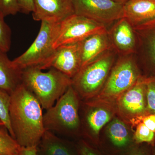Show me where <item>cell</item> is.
I'll use <instances>...</instances> for the list:
<instances>
[{"mask_svg":"<svg viewBox=\"0 0 155 155\" xmlns=\"http://www.w3.org/2000/svg\"><path fill=\"white\" fill-rule=\"evenodd\" d=\"M11 95L9 114L14 138L21 147L37 146L45 131L40 104L22 83Z\"/></svg>","mask_w":155,"mask_h":155,"instance_id":"cell-1","label":"cell"},{"mask_svg":"<svg viewBox=\"0 0 155 155\" xmlns=\"http://www.w3.org/2000/svg\"><path fill=\"white\" fill-rule=\"evenodd\" d=\"M22 83L32 92L43 109L51 107L72 85V79L54 68L43 72L36 67L22 70Z\"/></svg>","mask_w":155,"mask_h":155,"instance_id":"cell-2","label":"cell"},{"mask_svg":"<svg viewBox=\"0 0 155 155\" xmlns=\"http://www.w3.org/2000/svg\"><path fill=\"white\" fill-rule=\"evenodd\" d=\"M80 98L71 85L53 107L43 114L45 130L56 135L76 134L81 127Z\"/></svg>","mask_w":155,"mask_h":155,"instance_id":"cell-3","label":"cell"},{"mask_svg":"<svg viewBox=\"0 0 155 155\" xmlns=\"http://www.w3.org/2000/svg\"><path fill=\"white\" fill-rule=\"evenodd\" d=\"M116 52L109 50L83 67L72 79L80 99L87 101L102 89L114 65Z\"/></svg>","mask_w":155,"mask_h":155,"instance_id":"cell-4","label":"cell"},{"mask_svg":"<svg viewBox=\"0 0 155 155\" xmlns=\"http://www.w3.org/2000/svg\"><path fill=\"white\" fill-rule=\"evenodd\" d=\"M143 75L134 54L122 55L111 69L98 97L106 102L116 100Z\"/></svg>","mask_w":155,"mask_h":155,"instance_id":"cell-5","label":"cell"},{"mask_svg":"<svg viewBox=\"0 0 155 155\" xmlns=\"http://www.w3.org/2000/svg\"><path fill=\"white\" fill-rule=\"evenodd\" d=\"M41 22L38 35L32 44L25 52L12 61L20 70L32 67L41 69L55 51L53 45L59 32L60 22Z\"/></svg>","mask_w":155,"mask_h":155,"instance_id":"cell-6","label":"cell"},{"mask_svg":"<svg viewBox=\"0 0 155 155\" xmlns=\"http://www.w3.org/2000/svg\"><path fill=\"white\" fill-rule=\"evenodd\" d=\"M107 26L83 16L73 14L60 22L54 48L76 43L95 34L107 31Z\"/></svg>","mask_w":155,"mask_h":155,"instance_id":"cell-7","label":"cell"},{"mask_svg":"<svg viewBox=\"0 0 155 155\" xmlns=\"http://www.w3.org/2000/svg\"><path fill=\"white\" fill-rule=\"evenodd\" d=\"M75 14L105 25L124 17L123 4L113 0H73Z\"/></svg>","mask_w":155,"mask_h":155,"instance_id":"cell-8","label":"cell"},{"mask_svg":"<svg viewBox=\"0 0 155 155\" xmlns=\"http://www.w3.org/2000/svg\"><path fill=\"white\" fill-rule=\"evenodd\" d=\"M146 76L143 75L136 83L116 99L120 115L131 123L139 117L148 115L147 108Z\"/></svg>","mask_w":155,"mask_h":155,"instance_id":"cell-9","label":"cell"},{"mask_svg":"<svg viewBox=\"0 0 155 155\" xmlns=\"http://www.w3.org/2000/svg\"><path fill=\"white\" fill-rule=\"evenodd\" d=\"M134 29L139 66L144 71V76H155V19Z\"/></svg>","mask_w":155,"mask_h":155,"instance_id":"cell-10","label":"cell"},{"mask_svg":"<svg viewBox=\"0 0 155 155\" xmlns=\"http://www.w3.org/2000/svg\"><path fill=\"white\" fill-rule=\"evenodd\" d=\"M78 43L63 45L56 49L51 58L41 70L54 68L72 79L81 69Z\"/></svg>","mask_w":155,"mask_h":155,"instance_id":"cell-11","label":"cell"},{"mask_svg":"<svg viewBox=\"0 0 155 155\" xmlns=\"http://www.w3.org/2000/svg\"><path fill=\"white\" fill-rule=\"evenodd\" d=\"M34 20L58 23L75 14L73 0H33Z\"/></svg>","mask_w":155,"mask_h":155,"instance_id":"cell-12","label":"cell"},{"mask_svg":"<svg viewBox=\"0 0 155 155\" xmlns=\"http://www.w3.org/2000/svg\"><path fill=\"white\" fill-rule=\"evenodd\" d=\"M108 34L112 47L116 52L122 56L135 54L136 35L133 27L126 18L123 17L116 21Z\"/></svg>","mask_w":155,"mask_h":155,"instance_id":"cell-13","label":"cell"},{"mask_svg":"<svg viewBox=\"0 0 155 155\" xmlns=\"http://www.w3.org/2000/svg\"><path fill=\"white\" fill-rule=\"evenodd\" d=\"M78 43L81 69L104 53L113 49L108 30L95 34Z\"/></svg>","mask_w":155,"mask_h":155,"instance_id":"cell-14","label":"cell"},{"mask_svg":"<svg viewBox=\"0 0 155 155\" xmlns=\"http://www.w3.org/2000/svg\"><path fill=\"white\" fill-rule=\"evenodd\" d=\"M123 10L124 18L137 28L155 19V0H128Z\"/></svg>","mask_w":155,"mask_h":155,"instance_id":"cell-15","label":"cell"},{"mask_svg":"<svg viewBox=\"0 0 155 155\" xmlns=\"http://www.w3.org/2000/svg\"><path fill=\"white\" fill-rule=\"evenodd\" d=\"M38 155H79L77 146L48 130H45L37 146Z\"/></svg>","mask_w":155,"mask_h":155,"instance_id":"cell-16","label":"cell"},{"mask_svg":"<svg viewBox=\"0 0 155 155\" xmlns=\"http://www.w3.org/2000/svg\"><path fill=\"white\" fill-rule=\"evenodd\" d=\"M84 104L87 107L84 116L85 127L92 136L96 137L102 128L112 119L113 111L107 106L96 107L86 101Z\"/></svg>","mask_w":155,"mask_h":155,"instance_id":"cell-17","label":"cell"},{"mask_svg":"<svg viewBox=\"0 0 155 155\" xmlns=\"http://www.w3.org/2000/svg\"><path fill=\"white\" fill-rule=\"evenodd\" d=\"M22 83V70L9 59L7 53L0 49V88L11 94Z\"/></svg>","mask_w":155,"mask_h":155,"instance_id":"cell-18","label":"cell"},{"mask_svg":"<svg viewBox=\"0 0 155 155\" xmlns=\"http://www.w3.org/2000/svg\"><path fill=\"white\" fill-rule=\"evenodd\" d=\"M107 133L112 144L119 148L126 147L131 142L130 132L127 125L118 118L113 119L110 122Z\"/></svg>","mask_w":155,"mask_h":155,"instance_id":"cell-19","label":"cell"},{"mask_svg":"<svg viewBox=\"0 0 155 155\" xmlns=\"http://www.w3.org/2000/svg\"><path fill=\"white\" fill-rule=\"evenodd\" d=\"M21 148L7 128L0 127V155H20Z\"/></svg>","mask_w":155,"mask_h":155,"instance_id":"cell-20","label":"cell"},{"mask_svg":"<svg viewBox=\"0 0 155 155\" xmlns=\"http://www.w3.org/2000/svg\"><path fill=\"white\" fill-rule=\"evenodd\" d=\"M11 95L8 92L0 88V119L14 138L10 121V110Z\"/></svg>","mask_w":155,"mask_h":155,"instance_id":"cell-21","label":"cell"},{"mask_svg":"<svg viewBox=\"0 0 155 155\" xmlns=\"http://www.w3.org/2000/svg\"><path fill=\"white\" fill-rule=\"evenodd\" d=\"M133 139L136 144L147 143L155 146V133L149 129L142 123L136 125Z\"/></svg>","mask_w":155,"mask_h":155,"instance_id":"cell-22","label":"cell"},{"mask_svg":"<svg viewBox=\"0 0 155 155\" xmlns=\"http://www.w3.org/2000/svg\"><path fill=\"white\" fill-rule=\"evenodd\" d=\"M5 17L0 12V49L7 53L11 49V31Z\"/></svg>","mask_w":155,"mask_h":155,"instance_id":"cell-23","label":"cell"},{"mask_svg":"<svg viewBox=\"0 0 155 155\" xmlns=\"http://www.w3.org/2000/svg\"><path fill=\"white\" fill-rule=\"evenodd\" d=\"M146 87L148 114H155V76L147 77Z\"/></svg>","mask_w":155,"mask_h":155,"instance_id":"cell-24","label":"cell"},{"mask_svg":"<svg viewBox=\"0 0 155 155\" xmlns=\"http://www.w3.org/2000/svg\"><path fill=\"white\" fill-rule=\"evenodd\" d=\"M0 12L5 17L20 12L17 0H0Z\"/></svg>","mask_w":155,"mask_h":155,"instance_id":"cell-25","label":"cell"},{"mask_svg":"<svg viewBox=\"0 0 155 155\" xmlns=\"http://www.w3.org/2000/svg\"><path fill=\"white\" fill-rule=\"evenodd\" d=\"M139 123H142L149 129L155 133V114H149L139 117L134 121L132 124L136 125Z\"/></svg>","mask_w":155,"mask_h":155,"instance_id":"cell-26","label":"cell"},{"mask_svg":"<svg viewBox=\"0 0 155 155\" xmlns=\"http://www.w3.org/2000/svg\"><path fill=\"white\" fill-rule=\"evenodd\" d=\"M152 147L147 143L136 144L128 155H152Z\"/></svg>","mask_w":155,"mask_h":155,"instance_id":"cell-27","label":"cell"},{"mask_svg":"<svg viewBox=\"0 0 155 155\" xmlns=\"http://www.w3.org/2000/svg\"><path fill=\"white\" fill-rule=\"evenodd\" d=\"M77 146L79 155H100L95 150L84 140L78 142Z\"/></svg>","mask_w":155,"mask_h":155,"instance_id":"cell-28","label":"cell"},{"mask_svg":"<svg viewBox=\"0 0 155 155\" xmlns=\"http://www.w3.org/2000/svg\"><path fill=\"white\" fill-rule=\"evenodd\" d=\"M20 9V12L28 14L34 11L33 0H17Z\"/></svg>","mask_w":155,"mask_h":155,"instance_id":"cell-29","label":"cell"},{"mask_svg":"<svg viewBox=\"0 0 155 155\" xmlns=\"http://www.w3.org/2000/svg\"><path fill=\"white\" fill-rule=\"evenodd\" d=\"M20 155H38L37 146L22 147Z\"/></svg>","mask_w":155,"mask_h":155,"instance_id":"cell-30","label":"cell"},{"mask_svg":"<svg viewBox=\"0 0 155 155\" xmlns=\"http://www.w3.org/2000/svg\"><path fill=\"white\" fill-rule=\"evenodd\" d=\"M113 1H115V2H116L120 3V4H122L124 5L128 0H113Z\"/></svg>","mask_w":155,"mask_h":155,"instance_id":"cell-31","label":"cell"},{"mask_svg":"<svg viewBox=\"0 0 155 155\" xmlns=\"http://www.w3.org/2000/svg\"><path fill=\"white\" fill-rule=\"evenodd\" d=\"M152 155H155V146L152 147Z\"/></svg>","mask_w":155,"mask_h":155,"instance_id":"cell-32","label":"cell"},{"mask_svg":"<svg viewBox=\"0 0 155 155\" xmlns=\"http://www.w3.org/2000/svg\"><path fill=\"white\" fill-rule=\"evenodd\" d=\"M5 126V125H4V124H3L2 122L1 119H0V127H2V126Z\"/></svg>","mask_w":155,"mask_h":155,"instance_id":"cell-33","label":"cell"}]
</instances>
